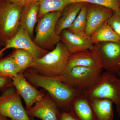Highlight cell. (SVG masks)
<instances>
[{
    "instance_id": "obj_1",
    "label": "cell",
    "mask_w": 120,
    "mask_h": 120,
    "mask_svg": "<svg viewBox=\"0 0 120 120\" xmlns=\"http://www.w3.org/2000/svg\"><path fill=\"white\" fill-rule=\"evenodd\" d=\"M24 77L35 87H41L47 92L58 107L70 109L71 104L81 92L74 90L56 77L40 75L29 68L23 72Z\"/></svg>"
},
{
    "instance_id": "obj_2",
    "label": "cell",
    "mask_w": 120,
    "mask_h": 120,
    "mask_svg": "<svg viewBox=\"0 0 120 120\" xmlns=\"http://www.w3.org/2000/svg\"><path fill=\"white\" fill-rule=\"evenodd\" d=\"M71 52L61 42L41 58L34 59L30 68L40 75L56 77L62 75L67 68Z\"/></svg>"
},
{
    "instance_id": "obj_3",
    "label": "cell",
    "mask_w": 120,
    "mask_h": 120,
    "mask_svg": "<svg viewBox=\"0 0 120 120\" xmlns=\"http://www.w3.org/2000/svg\"><path fill=\"white\" fill-rule=\"evenodd\" d=\"M103 69L101 68L76 66L66 69L61 75L56 77L82 93L98 82Z\"/></svg>"
},
{
    "instance_id": "obj_4",
    "label": "cell",
    "mask_w": 120,
    "mask_h": 120,
    "mask_svg": "<svg viewBox=\"0 0 120 120\" xmlns=\"http://www.w3.org/2000/svg\"><path fill=\"white\" fill-rule=\"evenodd\" d=\"M61 14L60 11L51 12L38 20L33 41L40 48L51 51L61 41L60 35L56 32V27Z\"/></svg>"
},
{
    "instance_id": "obj_5",
    "label": "cell",
    "mask_w": 120,
    "mask_h": 120,
    "mask_svg": "<svg viewBox=\"0 0 120 120\" xmlns=\"http://www.w3.org/2000/svg\"><path fill=\"white\" fill-rule=\"evenodd\" d=\"M81 93L88 99H109L116 107H118L120 105V79L116 74L106 71L94 86Z\"/></svg>"
},
{
    "instance_id": "obj_6",
    "label": "cell",
    "mask_w": 120,
    "mask_h": 120,
    "mask_svg": "<svg viewBox=\"0 0 120 120\" xmlns=\"http://www.w3.org/2000/svg\"><path fill=\"white\" fill-rule=\"evenodd\" d=\"M22 8L5 1L0 4V43L5 46L20 27Z\"/></svg>"
},
{
    "instance_id": "obj_7",
    "label": "cell",
    "mask_w": 120,
    "mask_h": 120,
    "mask_svg": "<svg viewBox=\"0 0 120 120\" xmlns=\"http://www.w3.org/2000/svg\"><path fill=\"white\" fill-rule=\"evenodd\" d=\"M0 114L11 120H31L13 86L4 90L0 95Z\"/></svg>"
},
{
    "instance_id": "obj_8",
    "label": "cell",
    "mask_w": 120,
    "mask_h": 120,
    "mask_svg": "<svg viewBox=\"0 0 120 120\" xmlns=\"http://www.w3.org/2000/svg\"><path fill=\"white\" fill-rule=\"evenodd\" d=\"M94 45L101 67L106 71L118 75L120 73V41L98 42Z\"/></svg>"
},
{
    "instance_id": "obj_9",
    "label": "cell",
    "mask_w": 120,
    "mask_h": 120,
    "mask_svg": "<svg viewBox=\"0 0 120 120\" xmlns=\"http://www.w3.org/2000/svg\"><path fill=\"white\" fill-rule=\"evenodd\" d=\"M10 49L28 51L34 59L41 58L49 52L38 46L28 33L20 26L15 36L7 42L4 48L0 49V57L5 51Z\"/></svg>"
},
{
    "instance_id": "obj_10",
    "label": "cell",
    "mask_w": 120,
    "mask_h": 120,
    "mask_svg": "<svg viewBox=\"0 0 120 120\" xmlns=\"http://www.w3.org/2000/svg\"><path fill=\"white\" fill-rule=\"evenodd\" d=\"M13 86L26 104V109L28 110L38 101L42 98L45 94L38 90L27 80L23 72H20L12 79Z\"/></svg>"
},
{
    "instance_id": "obj_11",
    "label": "cell",
    "mask_w": 120,
    "mask_h": 120,
    "mask_svg": "<svg viewBox=\"0 0 120 120\" xmlns=\"http://www.w3.org/2000/svg\"><path fill=\"white\" fill-rule=\"evenodd\" d=\"M58 107L56 101L47 93L26 112L30 117L42 120H59L60 112Z\"/></svg>"
},
{
    "instance_id": "obj_12",
    "label": "cell",
    "mask_w": 120,
    "mask_h": 120,
    "mask_svg": "<svg viewBox=\"0 0 120 120\" xmlns=\"http://www.w3.org/2000/svg\"><path fill=\"white\" fill-rule=\"evenodd\" d=\"M114 11L103 6L87 3L86 36L90 37L99 26L108 21Z\"/></svg>"
},
{
    "instance_id": "obj_13",
    "label": "cell",
    "mask_w": 120,
    "mask_h": 120,
    "mask_svg": "<svg viewBox=\"0 0 120 120\" xmlns=\"http://www.w3.org/2000/svg\"><path fill=\"white\" fill-rule=\"evenodd\" d=\"M60 36L61 42L71 54L84 50H94V45L90 37L75 34L68 29L62 31Z\"/></svg>"
},
{
    "instance_id": "obj_14",
    "label": "cell",
    "mask_w": 120,
    "mask_h": 120,
    "mask_svg": "<svg viewBox=\"0 0 120 120\" xmlns=\"http://www.w3.org/2000/svg\"><path fill=\"white\" fill-rule=\"evenodd\" d=\"M69 112L77 120H98L88 99L81 93L73 100Z\"/></svg>"
},
{
    "instance_id": "obj_15",
    "label": "cell",
    "mask_w": 120,
    "mask_h": 120,
    "mask_svg": "<svg viewBox=\"0 0 120 120\" xmlns=\"http://www.w3.org/2000/svg\"><path fill=\"white\" fill-rule=\"evenodd\" d=\"M38 2L32 3L22 8L20 15V25L32 38L35 26L38 22L39 13Z\"/></svg>"
},
{
    "instance_id": "obj_16",
    "label": "cell",
    "mask_w": 120,
    "mask_h": 120,
    "mask_svg": "<svg viewBox=\"0 0 120 120\" xmlns=\"http://www.w3.org/2000/svg\"><path fill=\"white\" fill-rule=\"evenodd\" d=\"M76 66L102 68L98 56L90 50L71 54L65 69Z\"/></svg>"
},
{
    "instance_id": "obj_17",
    "label": "cell",
    "mask_w": 120,
    "mask_h": 120,
    "mask_svg": "<svg viewBox=\"0 0 120 120\" xmlns=\"http://www.w3.org/2000/svg\"><path fill=\"white\" fill-rule=\"evenodd\" d=\"M85 4L83 2H73L62 10L56 24V31L57 34L60 35L62 31L71 26Z\"/></svg>"
},
{
    "instance_id": "obj_18",
    "label": "cell",
    "mask_w": 120,
    "mask_h": 120,
    "mask_svg": "<svg viewBox=\"0 0 120 120\" xmlns=\"http://www.w3.org/2000/svg\"><path fill=\"white\" fill-rule=\"evenodd\" d=\"M88 99L98 120H113V103L112 101L105 98Z\"/></svg>"
},
{
    "instance_id": "obj_19",
    "label": "cell",
    "mask_w": 120,
    "mask_h": 120,
    "mask_svg": "<svg viewBox=\"0 0 120 120\" xmlns=\"http://www.w3.org/2000/svg\"><path fill=\"white\" fill-rule=\"evenodd\" d=\"M90 38L93 45L102 42L120 41L117 35L107 22H105L99 26Z\"/></svg>"
},
{
    "instance_id": "obj_20",
    "label": "cell",
    "mask_w": 120,
    "mask_h": 120,
    "mask_svg": "<svg viewBox=\"0 0 120 120\" xmlns=\"http://www.w3.org/2000/svg\"><path fill=\"white\" fill-rule=\"evenodd\" d=\"M39 13L38 19L49 12L54 11H62L67 6L72 3V0H38Z\"/></svg>"
},
{
    "instance_id": "obj_21",
    "label": "cell",
    "mask_w": 120,
    "mask_h": 120,
    "mask_svg": "<svg viewBox=\"0 0 120 120\" xmlns=\"http://www.w3.org/2000/svg\"><path fill=\"white\" fill-rule=\"evenodd\" d=\"M9 56L13 58L20 72L30 68L34 59L30 52L22 49H15Z\"/></svg>"
},
{
    "instance_id": "obj_22",
    "label": "cell",
    "mask_w": 120,
    "mask_h": 120,
    "mask_svg": "<svg viewBox=\"0 0 120 120\" xmlns=\"http://www.w3.org/2000/svg\"><path fill=\"white\" fill-rule=\"evenodd\" d=\"M87 3H85L76 19L68 28L71 32L82 36H85L87 26Z\"/></svg>"
},
{
    "instance_id": "obj_23",
    "label": "cell",
    "mask_w": 120,
    "mask_h": 120,
    "mask_svg": "<svg viewBox=\"0 0 120 120\" xmlns=\"http://www.w3.org/2000/svg\"><path fill=\"white\" fill-rule=\"evenodd\" d=\"M19 73L18 68L11 56L0 60V77L12 79Z\"/></svg>"
},
{
    "instance_id": "obj_24",
    "label": "cell",
    "mask_w": 120,
    "mask_h": 120,
    "mask_svg": "<svg viewBox=\"0 0 120 120\" xmlns=\"http://www.w3.org/2000/svg\"><path fill=\"white\" fill-rule=\"evenodd\" d=\"M75 2L98 5L110 9L114 11L120 9V0H72V3Z\"/></svg>"
},
{
    "instance_id": "obj_25",
    "label": "cell",
    "mask_w": 120,
    "mask_h": 120,
    "mask_svg": "<svg viewBox=\"0 0 120 120\" xmlns=\"http://www.w3.org/2000/svg\"><path fill=\"white\" fill-rule=\"evenodd\" d=\"M107 22L117 35L120 41V9L114 11L112 17Z\"/></svg>"
},
{
    "instance_id": "obj_26",
    "label": "cell",
    "mask_w": 120,
    "mask_h": 120,
    "mask_svg": "<svg viewBox=\"0 0 120 120\" xmlns=\"http://www.w3.org/2000/svg\"><path fill=\"white\" fill-rule=\"evenodd\" d=\"M12 86V80L11 78L0 77V90H4Z\"/></svg>"
},
{
    "instance_id": "obj_27",
    "label": "cell",
    "mask_w": 120,
    "mask_h": 120,
    "mask_svg": "<svg viewBox=\"0 0 120 120\" xmlns=\"http://www.w3.org/2000/svg\"><path fill=\"white\" fill-rule=\"evenodd\" d=\"M5 1L23 8L30 4L38 2V0H5Z\"/></svg>"
},
{
    "instance_id": "obj_28",
    "label": "cell",
    "mask_w": 120,
    "mask_h": 120,
    "mask_svg": "<svg viewBox=\"0 0 120 120\" xmlns=\"http://www.w3.org/2000/svg\"><path fill=\"white\" fill-rule=\"evenodd\" d=\"M59 120H77L71 112H64L60 113Z\"/></svg>"
},
{
    "instance_id": "obj_29",
    "label": "cell",
    "mask_w": 120,
    "mask_h": 120,
    "mask_svg": "<svg viewBox=\"0 0 120 120\" xmlns=\"http://www.w3.org/2000/svg\"><path fill=\"white\" fill-rule=\"evenodd\" d=\"M120 77V73L118 75ZM116 108L117 112V113H118V116L120 117V105L118 107H116Z\"/></svg>"
},
{
    "instance_id": "obj_30",
    "label": "cell",
    "mask_w": 120,
    "mask_h": 120,
    "mask_svg": "<svg viewBox=\"0 0 120 120\" xmlns=\"http://www.w3.org/2000/svg\"><path fill=\"white\" fill-rule=\"evenodd\" d=\"M0 120H9L8 118L5 117L0 114Z\"/></svg>"
},
{
    "instance_id": "obj_31",
    "label": "cell",
    "mask_w": 120,
    "mask_h": 120,
    "mask_svg": "<svg viewBox=\"0 0 120 120\" xmlns=\"http://www.w3.org/2000/svg\"><path fill=\"white\" fill-rule=\"evenodd\" d=\"M30 117L31 119V120H35V119L34 118V117Z\"/></svg>"
},
{
    "instance_id": "obj_32",
    "label": "cell",
    "mask_w": 120,
    "mask_h": 120,
    "mask_svg": "<svg viewBox=\"0 0 120 120\" xmlns=\"http://www.w3.org/2000/svg\"></svg>"
},
{
    "instance_id": "obj_33",
    "label": "cell",
    "mask_w": 120,
    "mask_h": 120,
    "mask_svg": "<svg viewBox=\"0 0 120 120\" xmlns=\"http://www.w3.org/2000/svg\"></svg>"
}]
</instances>
